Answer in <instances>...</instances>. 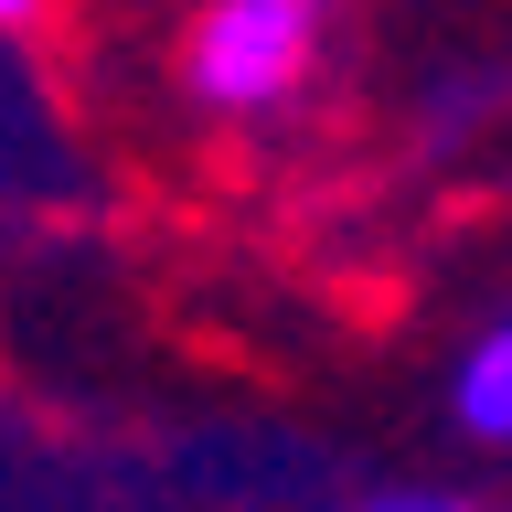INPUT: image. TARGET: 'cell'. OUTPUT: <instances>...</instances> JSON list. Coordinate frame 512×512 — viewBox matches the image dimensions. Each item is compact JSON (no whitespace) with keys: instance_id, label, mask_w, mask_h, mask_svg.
Here are the masks:
<instances>
[{"instance_id":"cell-1","label":"cell","mask_w":512,"mask_h":512,"mask_svg":"<svg viewBox=\"0 0 512 512\" xmlns=\"http://www.w3.org/2000/svg\"><path fill=\"white\" fill-rule=\"evenodd\" d=\"M310 22H320V0H224L214 22L192 32V86L214 107L288 96V75L310 64Z\"/></svg>"},{"instance_id":"cell-2","label":"cell","mask_w":512,"mask_h":512,"mask_svg":"<svg viewBox=\"0 0 512 512\" xmlns=\"http://www.w3.org/2000/svg\"><path fill=\"white\" fill-rule=\"evenodd\" d=\"M459 416H470L480 438H512V331L470 352V374H459Z\"/></svg>"},{"instance_id":"cell-3","label":"cell","mask_w":512,"mask_h":512,"mask_svg":"<svg viewBox=\"0 0 512 512\" xmlns=\"http://www.w3.org/2000/svg\"><path fill=\"white\" fill-rule=\"evenodd\" d=\"M32 11H43V0H0V32H11V22H32Z\"/></svg>"}]
</instances>
